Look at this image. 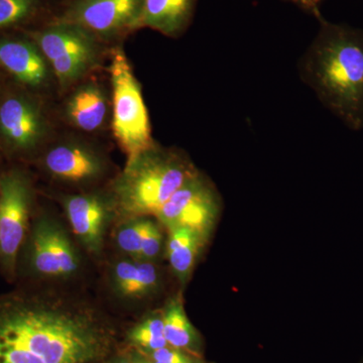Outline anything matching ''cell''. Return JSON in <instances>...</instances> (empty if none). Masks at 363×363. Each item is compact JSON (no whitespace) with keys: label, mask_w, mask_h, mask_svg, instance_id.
Masks as SVG:
<instances>
[{"label":"cell","mask_w":363,"mask_h":363,"mask_svg":"<svg viewBox=\"0 0 363 363\" xmlns=\"http://www.w3.org/2000/svg\"><path fill=\"white\" fill-rule=\"evenodd\" d=\"M197 0H143L140 28H150L168 38L181 37L194 18Z\"/></svg>","instance_id":"cell-14"},{"label":"cell","mask_w":363,"mask_h":363,"mask_svg":"<svg viewBox=\"0 0 363 363\" xmlns=\"http://www.w3.org/2000/svg\"><path fill=\"white\" fill-rule=\"evenodd\" d=\"M162 247V233L159 226L150 219H147L143 233L140 257L145 259H154L160 253Z\"/></svg>","instance_id":"cell-22"},{"label":"cell","mask_w":363,"mask_h":363,"mask_svg":"<svg viewBox=\"0 0 363 363\" xmlns=\"http://www.w3.org/2000/svg\"><path fill=\"white\" fill-rule=\"evenodd\" d=\"M108 98L104 88L94 82L79 86L67 101L65 116L69 123L85 133L99 130L106 121Z\"/></svg>","instance_id":"cell-15"},{"label":"cell","mask_w":363,"mask_h":363,"mask_svg":"<svg viewBox=\"0 0 363 363\" xmlns=\"http://www.w3.org/2000/svg\"><path fill=\"white\" fill-rule=\"evenodd\" d=\"M149 355L152 362L160 363H197L194 358L185 353V351L177 350L169 345L150 351Z\"/></svg>","instance_id":"cell-23"},{"label":"cell","mask_w":363,"mask_h":363,"mask_svg":"<svg viewBox=\"0 0 363 363\" xmlns=\"http://www.w3.org/2000/svg\"><path fill=\"white\" fill-rule=\"evenodd\" d=\"M43 162L50 175L72 183L96 180L105 169L104 160L96 150L76 142L54 145L47 150Z\"/></svg>","instance_id":"cell-12"},{"label":"cell","mask_w":363,"mask_h":363,"mask_svg":"<svg viewBox=\"0 0 363 363\" xmlns=\"http://www.w3.org/2000/svg\"><path fill=\"white\" fill-rule=\"evenodd\" d=\"M112 88V130L119 147L135 159L155 145L142 86L133 73L123 47L111 51L109 65Z\"/></svg>","instance_id":"cell-4"},{"label":"cell","mask_w":363,"mask_h":363,"mask_svg":"<svg viewBox=\"0 0 363 363\" xmlns=\"http://www.w3.org/2000/svg\"><path fill=\"white\" fill-rule=\"evenodd\" d=\"M130 340L147 352L168 346L164 334L162 317H149L130 332Z\"/></svg>","instance_id":"cell-20"},{"label":"cell","mask_w":363,"mask_h":363,"mask_svg":"<svg viewBox=\"0 0 363 363\" xmlns=\"http://www.w3.org/2000/svg\"><path fill=\"white\" fill-rule=\"evenodd\" d=\"M48 119L32 91L18 86L0 94V147L11 156H28L44 142Z\"/></svg>","instance_id":"cell-7"},{"label":"cell","mask_w":363,"mask_h":363,"mask_svg":"<svg viewBox=\"0 0 363 363\" xmlns=\"http://www.w3.org/2000/svg\"><path fill=\"white\" fill-rule=\"evenodd\" d=\"M283 1L294 4L301 11H305L306 13L315 16L317 20L320 16H322L321 9H321L324 0H283Z\"/></svg>","instance_id":"cell-24"},{"label":"cell","mask_w":363,"mask_h":363,"mask_svg":"<svg viewBox=\"0 0 363 363\" xmlns=\"http://www.w3.org/2000/svg\"><path fill=\"white\" fill-rule=\"evenodd\" d=\"M65 210L79 240L90 252H99L108 218V203L96 194L70 196L65 200Z\"/></svg>","instance_id":"cell-13"},{"label":"cell","mask_w":363,"mask_h":363,"mask_svg":"<svg viewBox=\"0 0 363 363\" xmlns=\"http://www.w3.org/2000/svg\"><path fill=\"white\" fill-rule=\"evenodd\" d=\"M197 172L185 155L155 143L126 162L114 183L112 202L119 213L128 218L155 216Z\"/></svg>","instance_id":"cell-3"},{"label":"cell","mask_w":363,"mask_h":363,"mask_svg":"<svg viewBox=\"0 0 363 363\" xmlns=\"http://www.w3.org/2000/svg\"><path fill=\"white\" fill-rule=\"evenodd\" d=\"M147 219L145 217L131 219L126 225L121 227L116 236L117 245L124 252L140 257L143 233Z\"/></svg>","instance_id":"cell-21"},{"label":"cell","mask_w":363,"mask_h":363,"mask_svg":"<svg viewBox=\"0 0 363 363\" xmlns=\"http://www.w3.org/2000/svg\"><path fill=\"white\" fill-rule=\"evenodd\" d=\"M0 69L32 92L49 84L52 74L40 48L25 33L0 35Z\"/></svg>","instance_id":"cell-11"},{"label":"cell","mask_w":363,"mask_h":363,"mask_svg":"<svg viewBox=\"0 0 363 363\" xmlns=\"http://www.w3.org/2000/svg\"><path fill=\"white\" fill-rule=\"evenodd\" d=\"M28 267L43 278H67L79 269V257L59 224L40 217L28 241Z\"/></svg>","instance_id":"cell-10"},{"label":"cell","mask_w":363,"mask_h":363,"mask_svg":"<svg viewBox=\"0 0 363 363\" xmlns=\"http://www.w3.org/2000/svg\"><path fill=\"white\" fill-rule=\"evenodd\" d=\"M32 202V182L23 169L13 168L0 175V269L9 281L16 276Z\"/></svg>","instance_id":"cell-6"},{"label":"cell","mask_w":363,"mask_h":363,"mask_svg":"<svg viewBox=\"0 0 363 363\" xmlns=\"http://www.w3.org/2000/svg\"><path fill=\"white\" fill-rule=\"evenodd\" d=\"M131 363H152V362H149L147 359H143V358H135V359L131 360Z\"/></svg>","instance_id":"cell-25"},{"label":"cell","mask_w":363,"mask_h":363,"mask_svg":"<svg viewBox=\"0 0 363 363\" xmlns=\"http://www.w3.org/2000/svg\"><path fill=\"white\" fill-rule=\"evenodd\" d=\"M42 9V0H0V32L18 30L32 23Z\"/></svg>","instance_id":"cell-19"},{"label":"cell","mask_w":363,"mask_h":363,"mask_svg":"<svg viewBox=\"0 0 363 363\" xmlns=\"http://www.w3.org/2000/svg\"><path fill=\"white\" fill-rule=\"evenodd\" d=\"M204 235L186 227L169 229L167 255L172 269L178 278L186 281L191 274Z\"/></svg>","instance_id":"cell-16"},{"label":"cell","mask_w":363,"mask_h":363,"mask_svg":"<svg viewBox=\"0 0 363 363\" xmlns=\"http://www.w3.org/2000/svg\"><path fill=\"white\" fill-rule=\"evenodd\" d=\"M113 279L121 295L143 297L156 289L159 274L150 262L123 260L114 267Z\"/></svg>","instance_id":"cell-17"},{"label":"cell","mask_w":363,"mask_h":363,"mask_svg":"<svg viewBox=\"0 0 363 363\" xmlns=\"http://www.w3.org/2000/svg\"><path fill=\"white\" fill-rule=\"evenodd\" d=\"M23 33L40 48L63 89L75 84L99 63L101 40L81 26L56 20Z\"/></svg>","instance_id":"cell-5"},{"label":"cell","mask_w":363,"mask_h":363,"mask_svg":"<svg viewBox=\"0 0 363 363\" xmlns=\"http://www.w3.org/2000/svg\"><path fill=\"white\" fill-rule=\"evenodd\" d=\"M164 334L169 346L183 351L195 352L199 342L197 331L184 310L179 297L174 298L162 313Z\"/></svg>","instance_id":"cell-18"},{"label":"cell","mask_w":363,"mask_h":363,"mask_svg":"<svg viewBox=\"0 0 363 363\" xmlns=\"http://www.w3.org/2000/svg\"><path fill=\"white\" fill-rule=\"evenodd\" d=\"M298 61V74L322 104L350 130L363 128V30L323 16Z\"/></svg>","instance_id":"cell-2"},{"label":"cell","mask_w":363,"mask_h":363,"mask_svg":"<svg viewBox=\"0 0 363 363\" xmlns=\"http://www.w3.org/2000/svg\"><path fill=\"white\" fill-rule=\"evenodd\" d=\"M113 340L84 298L32 288L0 295V363H99Z\"/></svg>","instance_id":"cell-1"},{"label":"cell","mask_w":363,"mask_h":363,"mask_svg":"<svg viewBox=\"0 0 363 363\" xmlns=\"http://www.w3.org/2000/svg\"><path fill=\"white\" fill-rule=\"evenodd\" d=\"M219 211V198L213 186L200 173H196L155 216L169 228L186 227L206 235Z\"/></svg>","instance_id":"cell-9"},{"label":"cell","mask_w":363,"mask_h":363,"mask_svg":"<svg viewBox=\"0 0 363 363\" xmlns=\"http://www.w3.org/2000/svg\"><path fill=\"white\" fill-rule=\"evenodd\" d=\"M143 0H74L57 20L73 23L98 40L140 30Z\"/></svg>","instance_id":"cell-8"},{"label":"cell","mask_w":363,"mask_h":363,"mask_svg":"<svg viewBox=\"0 0 363 363\" xmlns=\"http://www.w3.org/2000/svg\"><path fill=\"white\" fill-rule=\"evenodd\" d=\"M113 363H131V362H130V360H126V359H119V360H117V362H113Z\"/></svg>","instance_id":"cell-26"}]
</instances>
